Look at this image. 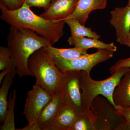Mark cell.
Masks as SVG:
<instances>
[{
	"label": "cell",
	"mask_w": 130,
	"mask_h": 130,
	"mask_svg": "<svg viewBox=\"0 0 130 130\" xmlns=\"http://www.w3.org/2000/svg\"><path fill=\"white\" fill-rule=\"evenodd\" d=\"M1 18L11 26L27 28L34 31L44 37L52 45L59 41L63 37L64 20L53 21L35 14L25 2L16 10H9L1 2Z\"/></svg>",
	"instance_id": "1"
},
{
	"label": "cell",
	"mask_w": 130,
	"mask_h": 130,
	"mask_svg": "<svg viewBox=\"0 0 130 130\" xmlns=\"http://www.w3.org/2000/svg\"><path fill=\"white\" fill-rule=\"evenodd\" d=\"M8 47L19 77L32 76L28 67V61L34 52L51 43L34 31L11 26L7 38Z\"/></svg>",
	"instance_id": "2"
},
{
	"label": "cell",
	"mask_w": 130,
	"mask_h": 130,
	"mask_svg": "<svg viewBox=\"0 0 130 130\" xmlns=\"http://www.w3.org/2000/svg\"><path fill=\"white\" fill-rule=\"evenodd\" d=\"M28 67L35 77L36 84L48 91L53 95L60 89L64 73L56 67L53 57L48 54L45 47L34 52L29 58Z\"/></svg>",
	"instance_id": "3"
},
{
	"label": "cell",
	"mask_w": 130,
	"mask_h": 130,
	"mask_svg": "<svg viewBox=\"0 0 130 130\" xmlns=\"http://www.w3.org/2000/svg\"><path fill=\"white\" fill-rule=\"evenodd\" d=\"M129 68H123L114 73L109 77L101 81L94 80L91 77L89 73L81 71L79 84L83 91V103L87 110H90L93 100L99 95L106 98L118 109L119 107L115 104L113 99L114 91L122 77Z\"/></svg>",
	"instance_id": "4"
},
{
	"label": "cell",
	"mask_w": 130,
	"mask_h": 130,
	"mask_svg": "<svg viewBox=\"0 0 130 130\" xmlns=\"http://www.w3.org/2000/svg\"><path fill=\"white\" fill-rule=\"evenodd\" d=\"M89 112L94 130H129L125 118L103 96L94 98Z\"/></svg>",
	"instance_id": "5"
},
{
	"label": "cell",
	"mask_w": 130,
	"mask_h": 130,
	"mask_svg": "<svg viewBox=\"0 0 130 130\" xmlns=\"http://www.w3.org/2000/svg\"><path fill=\"white\" fill-rule=\"evenodd\" d=\"M113 51L107 49H98L95 53L72 60H66L53 57L55 65L61 71L64 73L71 71H85L90 73L96 65L112 58Z\"/></svg>",
	"instance_id": "6"
},
{
	"label": "cell",
	"mask_w": 130,
	"mask_h": 130,
	"mask_svg": "<svg viewBox=\"0 0 130 130\" xmlns=\"http://www.w3.org/2000/svg\"><path fill=\"white\" fill-rule=\"evenodd\" d=\"M81 71H68L64 73L60 88L64 103L73 107L79 115L89 111L84 105L80 91L79 78Z\"/></svg>",
	"instance_id": "7"
},
{
	"label": "cell",
	"mask_w": 130,
	"mask_h": 130,
	"mask_svg": "<svg viewBox=\"0 0 130 130\" xmlns=\"http://www.w3.org/2000/svg\"><path fill=\"white\" fill-rule=\"evenodd\" d=\"M53 96L48 91L37 84L33 85L28 91L23 113L28 125L35 124L45 106Z\"/></svg>",
	"instance_id": "8"
},
{
	"label": "cell",
	"mask_w": 130,
	"mask_h": 130,
	"mask_svg": "<svg viewBox=\"0 0 130 130\" xmlns=\"http://www.w3.org/2000/svg\"><path fill=\"white\" fill-rule=\"evenodd\" d=\"M64 104L62 92L60 89L56 91L53 98L41 113L36 123L18 130H43L53 120L58 112Z\"/></svg>",
	"instance_id": "9"
},
{
	"label": "cell",
	"mask_w": 130,
	"mask_h": 130,
	"mask_svg": "<svg viewBox=\"0 0 130 130\" xmlns=\"http://www.w3.org/2000/svg\"><path fill=\"white\" fill-rule=\"evenodd\" d=\"M110 13L109 23L116 30V41L124 45L130 31V6L116 8Z\"/></svg>",
	"instance_id": "10"
},
{
	"label": "cell",
	"mask_w": 130,
	"mask_h": 130,
	"mask_svg": "<svg viewBox=\"0 0 130 130\" xmlns=\"http://www.w3.org/2000/svg\"><path fill=\"white\" fill-rule=\"evenodd\" d=\"M79 0H53L40 16L48 20L61 21L73 13Z\"/></svg>",
	"instance_id": "11"
},
{
	"label": "cell",
	"mask_w": 130,
	"mask_h": 130,
	"mask_svg": "<svg viewBox=\"0 0 130 130\" xmlns=\"http://www.w3.org/2000/svg\"><path fill=\"white\" fill-rule=\"evenodd\" d=\"M78 115L73 107L64 103L53 120L43 130H70Z\"/></svg>",
	"instance_id": "12"
},
{
	"label": "cell",
	"mask_w": 130,
	"mask_h": 130,
	"mask_svg": "<svg viewBox=\"0 0 130 130\" xmlns=\"http://www.w3.org/2000/svg\"><path fill=\"white\" fill-rule=\"evenodd\" d=\"M107 4V0H79L75 11L67 18H74L84 25L91 12L105 9Z\"/></svg>",
	"instance_id": "13"
},
{
	"label": "cell",
	"mask_w": 130,
	"mask_h": 130,
	"mask_svg": "<svg viewBox=\"0 0 130 130\" xmlns=\"http://www.w3.org/2000/svg\"><path fill=\"white\" fill-rule=\"evenodd\" d=\"M113 99L117 107H130V68L115 89Z\"/></svg>",
	"instance_id": "14"
},
{
	"label": "cell",
	"mask_w": 130,
	"mask_h": 130,
	"mask_svg": "<svg viewBox=\"0 0 130 130\" xmlns=\"http://www.w3.org/2000/svg\"><path fill=\"white\" fill-rule=\"evenodd\" d=\"M67 41L71 46L86 50L88 49L95 48L98 49L108 50L115 52L117 50V47L113 43H106L98 39L90 38L81 37L72 39L69 37Z\"/></svg>",
	"instance_id": "15"
},
{
	"label": "cell",
	"mask_w": 130,
	"mask_h": 130,
	"mask_svg": "<svg viewBox=\"0 0 130 130\" xmlns=\"http://www.w3.org/2000/svg\"><path fill=\"white\" fill-rule=\"evenodd\" d=\"M17 71L15 67L12 69L4 77L0 89V121L3 123L6 116L8 107V95L10 87L11 86Z\"/></svg>",
	"instance_id": "16"
},
{
	"label": "cell",
	"mask_w": 130,
	"mask_h": 130,
	"mask_svg": "<svg viewBox=\"0 0 130 130\" xmlns=\"http://www.w3.org/2000/svg\"><path fill=\"white\" fill-rule=\"evenodd\" d=\"M65 23L69 26L71 30V36L70 38L72 39L81 37H87L98 39L101 37L91 28L85 27L74 18H67L63 20Z\"/></svg>",
	"instance_id": "17"
},
{
	"label": "cell",
	"mask_w": 130,
	"mask_h": 130,
	"mask_svg": "<svg viewBox=\"0 0 130 130\" xmlns=\"http://www.w3.org/2000/svg\"><path fill=\"white\" fill-rule=\"evenodd\" d=\"M47 52L53 56L66 60H72L85 56L88 53L87 50L74 47L68 48L54 47L50 45L45 47Z\"/></svg>",
	"instance_id": "18"
},
{
	"label": "cell",
	"mask_w": 130,
	"mask_h": 130,
	"mask_svg": "<svg viewBox=\"0 0 130 130\" xmlns=\"http://www.w3.org/2000/svg\"><path fill=\"white\" fill-rule=\"evenodd\" d=\"M16 97V91L14 89L10 94L8 100V107L6 116L1 130H15L14 123V107Z\"/></svg>",
	"instance_id": "19"
},
{
	"label": "cell",
	"mask_w": 130,
	"mask_h": 130,
	"mask_svg": "<svg viewBox=\"0 0 130 130\" xmlns=\"http://www.w3.org/2000/svg\"><path fill=\"white\" fill-rule=\"evenodd\" d=\"M89 111L79 115L70 130H94Z\"/></svg>",
	"instance_id": "20"
},
{
	"label": "cell",
	"mask_w": 130,
	"mask_h": 130,
	"mask_svg": "<svg viewBox=\"0 0 130 130\" xmlns=\"http://www.w3.org/2000/svg\"><path fill=\"white\" fill-rule=\"evenodd\" d=\"M15 67L10 55L8 47H0V70L8 68Z\"/></svg>",
	"instance_id": "21"
},
{
	"label": "cell",
	"mask_w": 130,
	"mask_h": 130,
	"mask_svg": "<svg viewBox=\"0 0 130 130\" xmlns=\"http://www.w3.org/2000/svg\"><path fill=\"white\" fill-rule=\"evenodd\" d=\"M124 67L130 68V57L126 59L119 60L115 64L110 68L109 71L112 74L114 73Z\"/></svg>",
	"instance_id": "22"
},
{
	"label": "cell",
	"mask_w": 130,
	"mask_h": 130,
	"mask_svg": "<svg viewBox=\"0 0 130 130\" xmlns=\"http://www.w3.org/2000/svg\"><path fill=\"white\" fill-rule=\"evenodd\" d=\"M9 10L19 9L24 5L25 0H1V2Z\"/></svg>",
	"instance_id": "23"
},
{
	"label": "cell",
	"mask_w": 130,
	"mask_h": 130,
	"mask_svg": "<svg viewBox=\"0 0 130 130\" xmlns=\"http://www.w3.org/2000/svg\"><path fill=\"white\" fill-rule=\"evenodd\" d=\"M53 0H25V3L30 7L43 8L45 9Z\"/></svg>",
	"instance_id": "24"
},
{
	"label": "cell",
	"mask_w": 130,
	"mask_h": 130,
	"mask_svg": "<svg viewBox=\"0 0 130 130\" xmlns=\"http://www.w3.org/2000/svg\"><path fill=\"white\" fill-rule=\"evenodd\" d=\"M118 111L125 118L130 130V107H119Z\"/></svg>",
	"instance_id": "25"
},
{
	"label": "cell",
	"mask_w": 130,
	"mask_h": 130,
	"mask_svg": "<svg viewBox=\"0 0 130 130\" xmlns=\"http://www.w3.org/2000/svg\"><path fill=\"white\" fill-rule=\"evenodd\" d=\"M12 68H6V69L2 70V72L0 74V84H1L3 78L11 71Z\"/></svg>",
	"instance_id": "26"
},
{
	"label": "cell",
	"mask_w": 130,
	"mask_h": 130,
	"mask_svg": "<svg viewBox=\"0 0 130 130\" xmlns=\"http://www.w3.org/2000/svg\"><path fill=\"white\" fill-rule=\"evenodd\" d=\"M124 45L130 48V31L126 38Z\"/></svg>",
	"instance_id": "27"
},
{
	"label": "cell",
	"mask_w": 130,
	"mask_h": 130,
	"mask_svg": "<svg viewBox=\"0 0 130 130\" xmlns=\"http://www.w3.org/2000/svg\"><path fill=\"white\" fill-rule=\"evenodd\" d=\"M127 6H130V0H129V1H128V4Z\"/></svg>",
	"instance_id": "28"
}]
</instances>
